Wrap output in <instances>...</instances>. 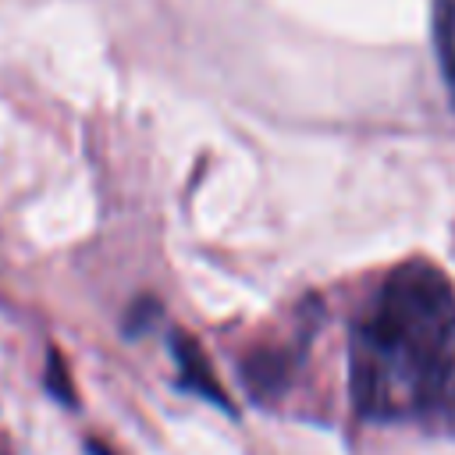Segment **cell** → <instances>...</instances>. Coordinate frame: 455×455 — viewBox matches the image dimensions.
Segmentation results:
<instances>
[{"instance_id":"6da1fadb","label":"cell","mask_w":455,"mask_h":455,"mask_svg":"<svg viewBox=\"0 0 455 455\" xmlns=\"http://www.w3.org/2000/svg\"><path fill=\"white\" fill-rule=\"evenodd\" d=\"M352 398L366 419L437 416L455 377V288L423 259L395 267L348 348Z\"/></svg>"},{"instance_id":"7a4b0ae2","label":"cell","mask_w":455,"mask_h":455,"mask_svg":"<svg viewBox=\"0 0 455 455\" xmlns=\"http://www.w3.org/2000/svg\"><path fill=\"white\" fill-rule=\"evenodd\" d=\"M171 352H174V363H178V380H181V387H188V391L203 395L206 402H213V405H220V409L231 412V398H228L224 387L217 384V377H213V370H210L203 348H199L188 334H171Z\"/></svg>"},{"instance_id":"3957f363","label":"cell","mask_w":455,"mask_h":455,"mask_svg":"<svg viewBox=\"0 0 455 455\" xmlns=\"http://www.w3.org/2000/svg\"><path fill=\"white\" fill-rule=\"evenodd\" d=\"M434 39H437V60H441L448 92L455 100V0L434 4Z\"/></svg>"},{"instance_id":"277c9868","label":"cell","mask_w":455,"mask_h":455,"mask_svg":"<svg viewBox=\"0 0 455 455\" xmlns=\"http://www.w3.org/2000/svg\"><path fill=\"white\" fill-rule=\"evenodd\" d=\"M46 387L57 395V398H71V391H68V373H64V366H60V359H57V352L50 355V370H46Z\"/></svg>"},{"instance_id":"5b68a950","label":"cell","mask_w":455,"mask_h":455,"mask_svg":"<svg viewBox=\"0 0 455 455\" xmlns=\"http://www.w3.org/2000/svg\"><path fill=\"white\" fill-rule=\"evenodd\" d=\"M92 455H107V451H103V448H96V444H92Z\"/></svg>"}]
</instances>
